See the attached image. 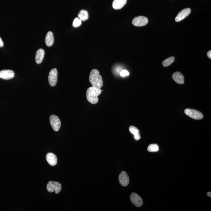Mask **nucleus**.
<instances>
[{
	"label": "nucleus",
	"instance_id": "obj_18",
	"mask_svg": "<svg viewBox=\"0 0 211 211\" xmlns=\"http://www.w3.org/2000/svg\"><path fill=\"white\" fill-rule=\"evenodd\" d=\"M78 18L81 21H85L88 20L89 15L87 11L82 9L80 11L78 14Z\"/></svg>",
	"mask_w": 211,
	"mask_h": 211
},
{
	"label": "nucleus",
	"instance_id": "obj_23",
	"mask_svg": "<svg viewBox=\"0 0 211 211\" xmlns=\"http://www.w3.org/2000/svg\"><path fill=\"white\" fill-rule=\"evenodd\" d=\"M3 45H4V43H3V40L0 37V47H2L3 46Z\"/></svg>",
	"mask_w": 211,
	"mask_h": 211
},
{
	"label": "nucleus",
	"instance_id": "obj_14",
	"mask_svg": "<svg viewBox=\"0 0 211 211\" xmlns=\"http://www.w3.org/2000/svg\"><path fill=\"white\" fill-rule=\"evenodd\" d=\"M172 78L177 83L183 84L184 83V77L180 72H176L173 74Z\"/></svg>",
	"mask_w": 211,
	"mask_h": 211
},
{
	"label": "nucleus",
	"instance_id": "obj_22",
	"mask_svg": "<svg viewBox=\"0 0 211 211\" xmlns=\"http://www.w3.org/2000/svg\"><path fill=\"white\" fill-rule=\"evenodd\" d=\"M129 72L126 70H122L121 72H120V75L122 77H125L126 76H128L129 75Z\"/></svg>",
	"mask_w": 211,
	"mask_h": 211
},
{
	"label": "nucleus",
	"instance_id": "obj_11",
	"mask_svg": "<svg viewBox=\"0 0 211 211\" xmlns=\"http://www.w3.org/2000/svg\"><path fill=\"white\" fill-rule=\"evenodd\" d=\"M14 73L10 70H4L0 71V78L5 80H9L14 78Z\"/></svg>",
	"mask_w": 211,
	"mask_h": 211
},
{
	"label": "nucleus",
	"instance_id": "obj_25",
	"mask_svg": "<svg viewBox=\"0 0 211 211\" xmlns=\"http://www.w3.org/2000/svg\"><path fill=\"white\" fill-rule=\"evenodd\" d=\"M207 196H208V197H211V192H208L207 193Z\"/></svg>",
	"mask_w": 211,
	"mask_h": 211
},
{
	"label": "nucleus",
	"instance_id": "obj_6",
	"mask_svg": "<svg viewBox=\"0 0 211 211\" xmlns=\"http://www.w3.org/2000/svg\"><path fill=\"white\" fill-rule=\"evenodd\" d=\"M148 23V19L144 16H140L135 17L132 20V24L135 26H144Z\"/></svg>",
	"mask_w": 211,
	"mask_h": 211
},
{
	"label": "nucleus",
	"instance_id": "obj_24",
	"mask_svg": "<svg viewBox=\"0 0 211 211\" xmlns=\"http://www.w3.org/2000/svg\"><path fill=\"white\" fill-rule=\"evenodd\" d=\"M207 56L209 58H210V59L211 58V51H209L207 53Z\"/></svg>",
	"mask_w": 211,
	"mask_h": 211
},
{
	"label": "nucleus",
	"instance_id": "obj_20",
	"mask_svg": "<svg viewBox=\"0 0 211 211\" xmlns=\"http://www.w3.org/2000/svg\"><path fill=\"white\" fill-rule=\"evenodd\" d=\"M159 149V146L157 144H151L147 148V151L150 152H157Z\"/></svg>",
	"mask_w": 211,
	"mask_h": 211
},
{
	"label": "nucleus",
	"instance_id": "obj_8",
	"mask_svg": "<svg viewBox=\"0 0 211 211\" xmlns=\"http://www.w3.org/2000/svg\"><path fill=\"white\" fill-rule=\"evenodd\" d=\"M131 202L134 205L137 207H142L143 201L142 198L136 193H132L130 196Z\"/></svg>",
	"mask_w": 211,
	"mask_h": 211
},
{
	"label": "nucleus",
	"instance_id": "obj_2",
	"mask_svg": "<svg viewBox=\"0 0 211 211\" xmlns=\"http://www.w3.org/2000/svg\"><path fill=\"white\" fill-rule=\"evenodd\" d=\"M102 91L101 89L90 87L87 90L86 96L87 99L90 103L92 104L97 103L99 101L98 96L101 94Z\"/></svg>",
	"mask_w": 211,
	"mask_h": 211
},
{
	"label": "nucleus",
	"instance_id": "obj_7",
	"mask_svg": "<svg viewBox=\"0 0 211 211\" xmlns=\"http://www.w3.org/2000/svg\"><path fill=\"white\" fill-rule=\"evenodd\" d=\"M58 74L57 69H53L50 72L48 80L51 86H54L57 83Z\"/></svg>",
	"mask_w": 211,
	"mask_h": 211
},
{
	"label": "nucleus",
	"instance_id": "obj_13",
	"mask_svg": "<svg viewBox=\"0 0 211 211\" xmlns=\"http://www.w3.org/2000/svg\"><path fill=\"white\" fill-rule=\"evenodd\" d=\"M127 0H114L112 3V6L115 9H120L126 4Z\"/></svg>",
	"mask_w": 211,
	"mask_h": 211
},
{
	"label": "nucleus",
	"instance_id": "obj_1",
	"mask_svg": "<svg viewBox=\"0 0 211 211\" xmlns=\"http://www.w3.org/2000/svg\"><path fill=\"white\" fill-rule=\"evenodd\" d=\"M89 81L92 86L101 89L103 85L102 76L100 75L99 71L96 69H93L90 72Z\"/></svg>",
	"mask_w": 211,
	"mask_h": 211
},
{
	"label": "nucleus",
	"instance_id": "obj_9",
	"mask_svg": "<svg viewBox=\"0 0 211 211\" xmlns=\"http://www.w3.org/2000/svg\"><path fill=\"white\" fill-rule=\"evenodd\" d=\"M120 184L124 186H128L130 182V178L128 174L125 171H122L119 176Z\"/></svg>",
	"mask_w": 211,
	"mask_h": 211
},
{
	"label": "nucleus",
	"instance_id": "obj_12",
	"mask_svg": "<svg viewBox=\"0 0 211 211\" xmlns=\"http://www.w3.org/2000/svg\"><path fill=\"white\" fill-rule=\"evenodd\" d=\"M46 158L47 162L51 166H54L57 164V158L53 153H48L46 155Z\"/></svg>",
	"mask_w": 211,
	"mask_h": 211
},
{
	"label": "nucleus",
	"instance_id": "obj_5",
	"mask_svg": "<svg viewBox=\"0 0 211 211\" xmlns=\"http://www.w3.org/2000/svg\"><path fill=\"white\" fill-rule=\"evenodd\" d=\"M50 121L51 126L54 131H58L61 125V121L59 117L56 115H51L50 117Z\"/></svg>",
	"mask_w": 211,
	"mask_h": 211
},
{
	"label": "nucleus",
	"instance_id": "obj_17",
	"mask_svg": "<svg viewBox=\"0 0 211 211\" xmlns=\"http://www.w3.org/2000/svg\"><path fill=\"white\" fill-rule=\"evenodd\" d=\"M129 130L130 133L134 136V138L136 141H138L141 139V135L139 130L136 127L134 126H130L129 128Z\"/></svg>",
	"mask_w": 211,
	"mask_h": 211
},
{
	"label": "nucleus",
	"instance_id": "obj_4",
	"mask_svg": "<svg viewBox=\"0 0 211 211\" xmlns=\"http://www.w3.org/2000/svg\"><path fill=\"white\" fill-rule=\"evenodd\" d=\"M184 112L186 115L195 120H201L204 117L201 112L195 109L187 108L185 109Z\"/></svg>",
	"mask_w": 211,
	"mask_h": 211
},
{
	"label": "nucleus",
	"instance_id": "obj_10",
	"mask_svg": "<svg viewBox=\"0 0 211 211\" xmlns=\"http://www.w3.org/2000/svg\"><path fill=\"white\" fill-rule=\"evenodd\" d=\"M191 12V9L190 8H186L183 9L181 12L179 13L178 15L175 17V21L178 22L182 20L189 15Z\"/></svg>",
	"mask_w": 211,
	"mask_h": 211
},
{
	"label": "nucleus",
	"instance_id": "obj_15",
	"mask_svg": "<svg viewBox=\"0 0 211 211\" xmlns=\"http://www.w3.org/2000/svg\"><path fill=\"white\" fill-rule=\"evenodd\" d=\"M45 55L44 50L40 49H38L36 53L35 56V61L37 64H40L43 60Z\"/></svg>",
	"mask_w": 211,
	"mask_h": 211
},
{
	"label": "nucleus",
	"instance_id": "obj_19",
	"mask_svg": "<svg viewBox=\"0 0 211 211\" xmlns=\"http://www.w3.org/2000/svg\"><path fill=\"white\" fill-rule=\"evenodd\" d=\"M175 60V58L172 56V57L168 58L165 60H164L162 63L164 67H168L173 63Z\"/></svg>",
	"mask_w": 211,
	"mask_h": 211
},
{
	"label": "nucleus",
	"instance_id": "obj_16",
	"mask_svg": "<svg viewBox=\"0 0 211 211\" xmlns=\"http://www.w3.org/2000/svg\"><path fill=\"white\" fill-rule=\"evenodd\" d=\"M45 42L47 46L51 47L52 46L54 42V37L52 32H48L47 34Z\"/></svg>",
	"mask_w": 211,
	"mask_h": 211
},
{
	"label": "nucleus",
	"instance_id": "obj_21",
	"mask_svg": "<svg viewBox=\"0 0 211 211\" xmlns=\"http://www.w3.org/2000/svg\"><path fill=\"white\" fill-rule=\"evenodd\" d=\"M81 25V20L79 18H75L73 22V25L75 27L80 26Z\"/></svg>",
	"mask_w": 211,
	"mask_h": 211
},
{
	"label": "nucleus",
	"instance_id": "obj_3",
	"mask_svg": "<svg viewBox=\"0 0 211 211\" xmlns=\"http://www.w3.org/2000/svg\"><path fill=\"white\" fill-rule=\"evenodd\" d=\"M47 189L49 192H55L56 194H58L62 189V186L60 183L58 182L50 181L47 183Z\"/></svg>",
	"mask_w": 211,
	"mask_h": 211
}]
</instances>
